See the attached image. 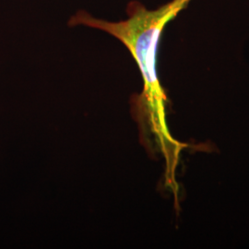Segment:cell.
<instances>
[{
    "instance_id": "cell-1",
    "label": "cell",
    "mask_w": 249,
    "mask_h": 249,
    "mask_svg": "<svg viewBox=\"0 0 249 249\" xmlns=\"http://www.w3.org/2000/svg\"><path fill=\"white\" fill-rule=\"evenodd\" d=\"M191 1L171 0L153 10L131 1L126 8L128 17L117 22L94 18L83 10L70 19L71 26L84 25L114 36L131 53L143 81L142 91L131 100V114L146 151L164 161V187L174 195L176 202L179 196L177 172L181 153L187 145L178 142L170 132L166 117L168 99L158 77L157 56L164 28Z\"/></svg>"
}]
</instances>
